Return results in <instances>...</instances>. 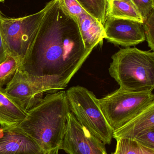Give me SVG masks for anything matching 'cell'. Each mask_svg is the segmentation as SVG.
I'll return each instance as SVG.
<instances>
[{
	"mask_svg": "<svg viewBox=\"0 0 154 154\" xmlns=\"http://www.w3.org/2000/svg\"><path fill=\"white\" fill-rule=\"evenodd\" d=\"M92 51L85 48L76 18L60 0H51L19 68L56 77L66 88Z\"/></svg>",
	"mask_w": 154,
	"mask_h": 154,
	"instance_id": "1",
	"label": "cell"
},
{
	"mask_svg": "<svg viewBox=\"0 0 154 154\" xmlns=\"http://www.w3.org/2000/svg\"><path fill=\"white\" fill-rule=\"evenodd\" d=\"M66 91L46 95L18 125L30 136L44 152L60 150L70 112Z\"/></svg>",
	"mask_w": 154,
	"mask_h": 154,
	"instance_id": "2",
	"label": "cell"
},
{
	"mask_svg": "<svg viewBox=\"0 0 154 154\" xmlns=\"http://www.w3.org/2000/svg\"><path fill=\"white\" fill-rule=\"evenodd\" d=\"M111 58L109 74L120 88L130 91H153V51L126 48L119 50Z\"/></svg>",
	"mask_w": 154,
	"mask_h": 154,
	"instance_id": "3",
	"label": "cell"
},
{
	"mask_svg": "<svg viewBox=\"0 0 154 154\" xmlns=\"http://www.w3.org/2000/svg\"><path fill=\"white\" fill-rule=\"evenodd\" d=\"M66 94L70 110L79 123L105 144H110L114 130L103 115L94 93L78 85L71 87Z\"/></svg>",
	"mask_w": 154,
	"mask_h": 154,
	"instance_id": "4",
	"label": "cell"
},
{
	"mask_svg": "<svg viewBox=\"0 0 154 154\" xmlns=\"http://www.w3.org/2000/svg\"><path fill=\"white\" fill-rule=\"evenodd\" d=\"M99 101L103 115L115 131L154 103V95L150 91H130L119 88Z\"/></svg>",
	"mask_w": 154,
	"mask_h": 154,
	"instance_id": "5",
	"label": "cell"
},
{
	"mask_svg": "<svg viewBox=\"0 0 154 154\" xmlns=\"http://www.w3.org/2000/svg\"><path fill=\"white\" fill-rule=\"evenodd\" d=\"M65 89L57 77L36 76L18 68L13 78L5 86V93L27 111L48 94Z\"/></svg>",
	"mask_w": 154,
	"mask_h": 154,
	"instance_id": "6",
	"label": "cell"
},
{
	"mask_svg": "<svg viewBox=\"0 0 154 154\" xmlns=\"http://www.w3.org/2000/svg\"><path fill=\"white\" fill-rule=\"evenodd\" d=\"M49 2L36 13L18 18L3 16L2 29L8 55L22 59L28 53L41 24Z\"/></svg>",
	"mask_w": 154,
	"mask_h": 154,
	"instance_id": "7",
	"label": "cell"
},
{
	"mask_svg": "<svg viewBox=\"0 0 154 154\" xmlns=\"http://www.w3.org/2000/svg\"><path fill=\"white\" fill-rule=\"evenodd\" d=\"M105 145L69 112L60 149L68 154H108Z\"/></svg>",
	"mask_w": 154,
	"mask_h": 154,
	"instance_id": "8",
	"label": "cell"
},
{
	"mask_svg": "<svg viewBox=\"0 0 154 154\" xmlns=\"http://www.w3.org/2000/svg\"><path fill=\"white\" fill-rule=\"evenodd\" d=\"M104 27L105 39L116 45L129 48L146 40L143 23L138 22L108 18Z\"/></svg>",
	"mask_w": 154,
	"mask_h": 154,
	"instance_id": "9",
	"label": "cell"
},
{
	"mask_svg": "<svg viewBox=\"0 0 154 154\" xmlns=\"http://www.w3.org/2000/svg\"><path fill=\"white\" fill-rule=\"evenodd\" d=\"M77 22L80 34L87 50L93 51L105 38L104 26L85 11L76 0H60Z\"/></svg>",
	"mask_w": 154,
	"mask_h": 154,
	"instance_id": "10",
	"label": "cell"
},
{
	"mask_svg": "<svg viewBox=\"0 0 154 154\" xmlns=\"http://www.w3.org/2000/svg\"><path fill=\"white\" fill-rule=\"evenodd\" d=\"M36 142L18 126L0 127V154H42Z\"/></svg>",
	"mask_w": 154,
	"mask_h": 154,
	"instance_id": "11",
	"label": "cell"
},
{
	"mask_svg": "<svg viewBox=\"0 0 154 154\" xmlns=\"http://www.w3.org/2000/svg\"><path fill=\"white\" fill-rule=\"evenodd\" d=\"M154 130V103L126 124L114 131L113 138L133 139L137 135Z\"/></svg>",
	"mask_w": 154,
	"mask_h": 154,
	"instance_id": "12",
	"label": "cell"
},
{
	"mask_svg": "<svg viewBox=\"0 0 154 154\" xmlns=\"http://www.w3.org/2000/svg\"><path fill=\"white\" fill-rule=\"evenodd\" d=\"M27 115L28 111L0 88V127L17 126Z\"/></svg>",
	"mask_w": 154,
	"mask_h": 154,
	"instance_id": "13",
	"label": "cell"
},
{
	"mask_svg": "<svg viewBox=\"0 0 154 154\" xmlns=\"http://www.w3.org/2000/svg\"><path fill=\"white\" fill-rule=\"evenodd\" d=\"M108 18L131 20L143 23L144 22L132 0H109Z\"/></svg>",
	"mask_w": 154,
	"mask_h": 154,
	"instance_id": "14",
	"label": "cell"
},
{
	"mask_svg": "<svg viewBox=\"0 0 154 154\" xmlns=\"http://www.w3.org/2000/svg\"><path fill=\"white\" fill-rule=\"evenodd\" d=\"M88 13L104 26L107 19L109 0H76Z\"/></svg>",
	"mask_w": 154,
	"mask_h": 154,
	"instance_id": "15",
	"label": "cell"
},
{
	"mask_svg": "<svg viewBox=\"0 0 154 154\" xmlns=\"http://www.w3.org/2000/svg\"><path fill=\"white\" fill-rule=\"evenodd\" d=\"M22 61V59L19 57L7 55L5 59L0 64V88H3L10 82Z\"/></svg>",
	"mask_w": 154,
	"mask_h": 154,
	"instance_id": "16",
	"label": "cell"
},
{
	"mask_svg": "<svg viewBox=\"0 0 154 154\" xmlns=\"http://www.w3.org/2000/svg\"><path fill=\"white\" fill-rule=\"evenodd\" d=\"M115 151L113 154H154V150L146 148L131 138L116 140Z\"/></svg>",
	"mask_w": 154,
	"mask_h": 154,
	"instance_id": "17",
	"label": "cell"
},
{
	"mask_svg": "<svg viewBox=\"0 0 154 154\" xmlns=\"http://www.w3.org/2000/svg\"><path fill=\"white\" fill-rule=\"evenodd\" d=\"M154 10H153L147 18L144 20V30L146 39L151 49L154 51Z\"/></svg>",
	"mask_w": 154,
	"mask_h": 154,
	"instance_id": "18",
	"label": "cell"
},
{
	"mask_svg": "<svg viewBox=\"0 0 154 154\" xmlns=\"http://www.w3.org/2000/svg\"><path fill=\"white\" fill-rule=\"evenodd\" d=\"M133 139L143 146L154 150V130L141 133Z\"/></svg>",
	"mask_w": 154,
	"mask_h": 154,
	"instance_id": "19",
	"label": "cell"
},
{
	"mask_svg": "<svg viewBox=\"0 0 154 154\" xmlns=\"http://www.w3.org/2000/svg\"><path fill=\"white\" fill-rule=\"evenodd\" d=\"M144 20L154 10V0H132Z\"/></svg>",
	"mask_w": 154,
	"mask_h": 154,
	"instance_id": "20",
	"label": "cell"
},
{
	"mask_svg": "<svg viewBox=\"0 0 154 154\" xmlns=\"http://www.w3.org/2000/svg\"><path fill=\"white\" fill-rule=\"evenodd\" d=\"M3 16V15L0 11V64L5 59L8 55L2 29V20Z\"/></svg>",
	"mask_w": 154,
	"mask_h": 154,
	"instance_id": "21",
	"label": "cell"
},
{
	"mask_svg": "<svg viewBox=\"0 0 154 154\" xmlns=\"http://www.w3.org/2000/svg\"><path fill=\"white\" fill-rule=\"evenodd\" d=\"M59 149L58 148H56L49 152H45L42 154H59Z\"/></svg>",
	"mask_w": 154,
	"mask_h": 154,
	"instance_id": "22",
	"label": "cell"
},
{
	"mask_svg": "<svg viewBox=\"0 0 154 154\" xmlns=\"http://www.w3.org/2000/svg\"><path fill=\"white\" fill-rule=\"evenodd\" d=\"M5 0H0V2H4Z\"/></svg>",
	"mask_w": 154,
	"mask_h": 154,
	"instance_id": "23",
	"label": "cell"
}]
</instances>
